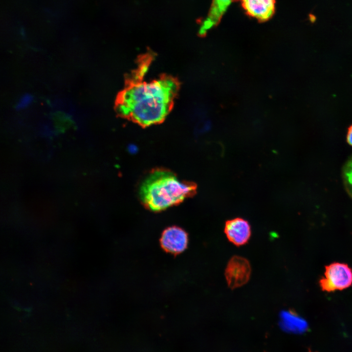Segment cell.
Returning a JSON list of instances; mask_svg holds the SVG:
<instances>
[{
    "label": "cell",
    "mask_w": 352,
    "mask_h": 352,
    "mask_svg": "<svg viewBox=\"0 0 352 352\" xmlns=\"http://www.w3.org/2000/svg\"><path fill=\"white\" fill-rule=\"evenodd\" d=\"M143 79L127 82L117 96L115 109L122 117L146 127L165 120L172 109L179 83L166 75L150 81Z\"/></svg>",
    "instance_id": "6da1fadb"
},
{
    "label": "cell",
    "mask_w": 352,
    "mask_h": 352,
    "mask_svg": "<svg viewBox=\"0 0 352 352\" xmlns=\"http://www.w3.org/2000/svg\"><path fill=\"white\" fill-rule=\"evenodd\" d=\"M197 185L180 180L173 172L163 168L153 169L142 181L139 196L151 211H161L194 196Z\"/></svg>",
    "instance_id": "7a4b0ae2"
},
{
    "label": "cell",
    "mask_w": 352,
    "mask_h": 352,
    "mask_svg": "<svg viewBox=\"0 0 352 352\" xmlns=\"http://www.w3.org/2000/svg\"><path fill=\"white\" fill-rule=\"evenodd\" d=\"M319 284L321 289L327 292L347 288L352 284V270L347 264L332 263L326 266L324 277Z\"/></svg>",
    "instance_id": "3957f363"
},
{
    "label": "cell",
    "mask_w": 352,
    "mask_h": 352,
    "mask_svg": "<svg viewBox=\"0 0 352 352\" xmlns=\"http://www.w3.org/2000/svg\"><path fill=\"white\" fill-rule=\"evenodd\" d=\"M251 266L244 258L234 256L229 261L225 271L228 286L234 289L245 284L251 274Z\"/></svg>",
    "instance_id": "277c9868"
},
{
    "label": "cell",
    "mask_w": 352,
    "mask_h": 352,
    "mask_svg": "<svg viewBox=\"0 0 352 352\" xmlns=\"http://www.w3.org/2000/svg\"><path fill=\"white\" fill-rule=\"evenodd\" d=\"M188 237L183 229L177 226L167 228L162 233L160 243L162 248L169 253L177 254L187 248Z\"/></svg>",
    "instance_id": "5b68a950"
},
{
    "label": "cell",
    "mask_w": 352,
    "mask_h": 352,
    "mask_svg": "<svg viewBox=\"0 0 352 352\" xmlns=\"http://www.w3.org/2000/svg\"><path fill=\"white\" fill-rule=\"evenodd\" d=\"M224 231L228 240L238 246L246 244L251 235V226L249 222L241 218L227 220Z\"/></svg>",
    "instance_id": "8992f818"
},
{
    "label": "cell",
    "mask_w": 352,
    "mask_h": 352,
    "mask_svg": "<svg viewBox=\"0 0 352 352\" xmlns=\"http://www.w3.org/2000/svg\"><path fill=\"white\" fill-rule=\"evenodd\" d=\"M246 14L260 22L269 20L275 12V0H241Z\"/></svg>",
    "instance_id": "52a82bcc"
},
{
    "label": "cell",
    "mask_w": 352,
    "mask_h": 352,
    "mask_svg": "<svg viewBox=\"0 0 352 352\" xmlns=\"http://www.w3.org/2000/svg\"><path fill=\"white\" fill-rule=\"evenodd\" d=\"M237 0H212L208 16L199 30V34L204 36L207 31L217 26L229 6Z\"/></svg>",
    "instance_id": "ba28073f"
},
{
    "label": "cell",
    "mask_w": 352,
    "mask_h": 352,
    "mask_svg": "<svg viewBox=\"0 0 352 352\" xmlns=\"http://www.w3.org/2000/svg\"><path fill=\"white\" fill-rule=\"evenodd\" d=\"M279 325L285 331L296 334L303 333L308 328L306 321L291 310H284L280 313Z\"/></svg>",
    "instance_id": "9c48e42d"
},
{
    "label": "cell",
    "mask_w": 352,
    "mask_h": 352,
    "mask_svg": "<svg viewBox=\"0 0 352 352\" xmlns=\"http://www.w3.org/2000/svg\"><path fill=\"white\" fill-rule=\"evenodd\" d=\"M343 178L346 190L352 198V157L344 165Z\"/></svg>",
    "instance_id": "30bf717a"
},
{
    "label": "cell",
    "mask_w": 352,
    "mask_h": 352,
    "mask_svg": "<svg viewBox=\"0 0 352 352\" xmlns=\"http://www.w3.org/2000/svg\"><path fill=\"white\" fill-rule=\"evenodd\" d=\"M32 96L29 94L23 95L16 105L17 110H22L27 107L32 101Z\"/></svg>",
    "instance_id": "8fae6325"
},
{
    "label": "cell",
    "mask_w": 352,
    "mask_h": 352,
    "mask_svg": "<svg viewBox=\"0 0 352 352\" xmlns=\"http://www.w3.org/2000/svg\"><path fill=\"white\" fill-rule=\"evenodd\" d=\"M346 140L348 143L352 146V124L348 129Z\"/></svg>",
    "instance_id": "7c38bea8"
},
{
    "label": "cell",
    "mask_w": 352,
    "mask_h": 352,
    "mask_svg": "<svg viewBox=\"0 0 352 352\" xmlns=\"http://www.w3.org/2000/svg\"><path fill=\"white\" fill-rule=\"evenodd\" d=\"M308 352H313L310 349H308Z\"/></svg>",
    "instance_id": "4fadbf2b"
}]
</instances>
